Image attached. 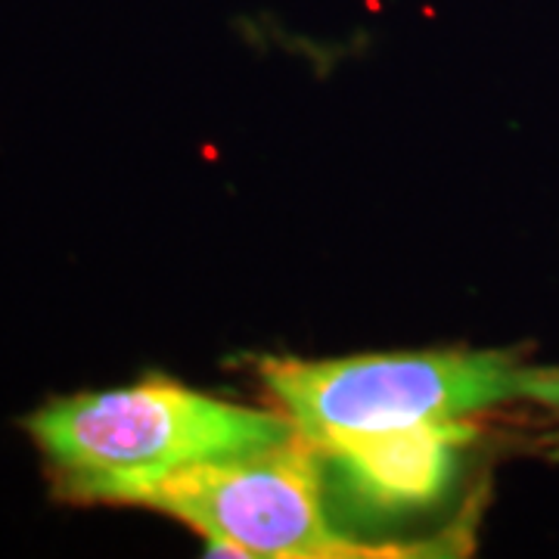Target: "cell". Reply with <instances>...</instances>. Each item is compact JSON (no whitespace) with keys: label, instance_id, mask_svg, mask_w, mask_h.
<instances>
[{"label":"cell","instance_id":"1","mask_svg":"<svg viewBox=\"0 0 559 559\" xmlns=\"http://www.w3.org/2000/svg\"><path fill=\"white\" fill-rule=\"evenodd\" d=\"M22 429L53 498L72 507H143L178 473L259 454L299 432L283 411L212 399L159 373L44 401Z\"/></svg>","mask_w":559,"mask_h":559},{"label":"cell","instance_id":"2","mask_svg":"<svg viewBox=\"0 0 559 559\" xmlns=\"http://www.w3.org/2000/svg\"><path fill=\"white\" fill-rule=\"evenodd\" d=\"M259 377L301 436L448 423L503 404L559 414V370L516 352H417L301 360L259 358Z\"/></svg>","mask_w":559,"mask_h":559},{"label":"cell","instance_id":"3","mask_svg":"<svg viewBox=\"0 0 559 559\" xmlns=\"http://www.w3.org/2000/svg\"><path fill=\"white\" fill-rule=\"evenodd\" d=\"M323 460L314 441L296 432L277 448L246 457L200 463L146 498L190 525L221 557L267 559H389L448 557L473 540L454 532L419 544H370L342 535L323 510Z\"/></svg>","mask_w":559,"mask_h":559},{"label":"cell","instance_id":"4","mask_svg":"<svg viewBox=\"0 0 559 559\" xmlns=\"http://www.w3.org/2000/svg\"><path fill=\"white\" fill-rule=\"evenodd\" d=\"M479 439L466 419L414 423L377 432H333L318 444L340 495L367 516H404L444 498L460 454Z\"/></svg>","mask_w":559,"mask_h":559}]
</instances>
